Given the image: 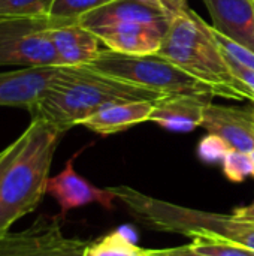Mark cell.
<instances>
[{
    "label": "cell",
    "mask_w": 254,
    "mask_h": 256,
    "mask_svg": "<svg viewBox=\"0 0 254 256\" xmlns=\"http://www.w3.org/2000/svg\"><path fill=\"white\" fill-rule=\"evenodd\" d=\"M78 22L91 32L109 27L148 26L166 33L171 18L160 9L141 0H111L81 16Z\"/></svg>",
    "instance_id": "9c48e42d"
},
{
    "label": "cell",
    "mask_w": 254,
    "mask_h": 256,
    "mask_svg": "<svg viewBox=\"0 0 254 256\" xmlns=\"http://www.w3.org/2000/svg\"><path fill=\"white\" fill-rule=\"evenodd\" d=\"M60 70L61 66H43L0 72V106L31 111Z\"/></svg>",
    "instance_id": "8fae6325"
},
{
    "label": "cell",
    "mask_w": 254,
    "mask_h": 256,
    "mask_svg": "<svg viewBox=\"0 0 254 256\" xmlns=\"http://www.w3.org/2000/svg\"><path fill=\"white\" fill-rule=\"evenodd\" d=\"M250 158H252V162H253V177H254V148L250 152Z\"/></svg>",
    "instance_id": "f1b7e54d"
},
{
    "label": "cell",
    "mask_w": 254,
    "mask_h": 256,
    "mask_svg": "<svg viewBox=\"0 0 254 256\" xmlns=\"http://www.w3.org/2000/svg\"><path fill=\"white\" fill-rule=\"evenodd\" d=\"M111 190L115 194L117 201L148 230L181 234L192 238L198 236L217 237L254 250V225L237 219L234 214L189 208L145 195L129 186H114Z\"/></svg>",
    "instance_id": "277c9868"
},
{
    "label": "cell",
    "mask_w": 254,
    "mask_h": 256,
    "mask_svg": "<svg viewBox=\"0 0 254 256\" xmlns=\"http://www.w3.org/2000/svg\"><path fill=\"white\" fill-rule=\"evenodd\" d=\"M88 244L66 237L58 218L40 216L28 228L0 237V256H84Z\"/></svg>",
    "instance_id": "52a82bcc"
},
{
    "label": "cell",
    "mask_w": 254,
    "mask_h": 256,
    "mask_svg": "<svg viewBox=\"0 0 254 256\" xmlns=\"http://www.w3.org/2000/svg\"><path fill=\"white\" fill-rule=\"evenodd\" d=\"M111 0H54L49 16L57 21H79L85 14L106 4Z\"/></svg>",
    "instance_id": "d6986e66"
},
{
    "label": "cell",
    "mask_w": 254,
    "mask_h": 256,
    "mask_svg": "<svg viewBox=\"0 0 254 256\" xmlns=\"http://www.w3.org/2000/svg\"><path fill=\"white\" fill-rule=\"evenodd\" d=\"M250 111H252V116H253V120H254V104H253V108H252Z\"/></svg>",
    "instance_id": "f546056e"
},
{
    "label": "cell",
    "mask_w": 254,
    "mask_h": 256,
    "mask_svg": "<svg viewBox=\"0 0 254 256\" xmlns=\"http://www.w3.org/2000/svg\"><path fill=\"white\" fill-rule=\"evenodd\" d=\"M51 16L0 18V66H61L49 38Z\"/></svg>",
    "instance_id": "8992f818"
},
{
    "label": "cell",
    "mask_w": 254,
    "mask_h": 256,
    "mask_svg": "<svg viewBox=\"0 0 254 256\" xmlns=\"http://www.w3.org/2000/svg\"><path fill=\"white\" fill-rule=\"evenodd\" d=\"M229 150L231 147L223 138L214 134H208L199 141L198 156L204 164H222Z\"/></svg>",
    "instance_id": "7402d4cb"
},
{
    "label": "cell",
    "mask_w": 254,
    "mask_h": 256,
    "mask_svg": "<svg viewBox=\"0 0 254 256\" xmlns=\"http://www.w3.org/2000/svg\"><path fill=\"white\" fill-rule=\"evenodd\" d=\"M79 153L81 152L73 154L66 162L64 168L57 176L49 177L46 183V194L58 204L61 219H64L69 212L88 204H99L108 212L115 210L117 196L111 188L100 189L76 172L73 162Z\"/></svg>",
    "instance_id": "ba28073f"
},
{
    "label": "cell",
    "mask_w": 254,
    "mask_h": 256,
    "mask_svg": "<svg viewBox=\"0 0 254 256\" xmlns=\"http://www.w3.org/2000/svg\"><path fill=\"white\" fill-rule=\"evenodd\" d=\"M54 0H0V18L49 16Z\"/></svg>",
    "instance_id": "ffe728a7"
},
{
    "label": "cell",
    "mask_w": 254,
    "mask_h": 256,
    "mask_svg": "<svg viewBox=\"0 0 254 256\" xmlns=\"http://www.w3.org/2000/svg\"><path fill=\"white\" fill-rule=\"evenodd\" d=\"M64 134L40 118H31L22 132V146L0 184V237L7 234L16 220L31 213L42 201L46 194L52 158Z\"/></svg>",
    "instance_id": "7a4b0ae2"
},
{
    "label": "cell",
    "mask_w": 254,
    "mask_h": 256,
    "mask_svg": "<svg viewBox=\"0 0 254 256\" xmlns=\"http://www.w3.org/2000/svg\"><path fill=\"white\" fill-rule=\"evenodd\" d=\"M211 30H213V34H214V39L217 40L219 46L222 48L223 52H226L228 56H231L234 60H237L240 64L246 66V68H250L254 69V51L249 50L247 46L226 38L225 34L219 33L213 26H211Z\"/></svg>",
    "instance_id": "603a6c76"
},
{
    "label": "cell",
    "mask_w": 254,
    "mask_h": 256,
    "mask_svg": "<svg viewBox=\"0 0 254 256\" xmlns=\"http://www.w3.org/2000/svg\"><path fill=\"white\" fill-rule=\"evenodd\" d=\"M49 38L61 66H87L100 52V39L78 21H57L49 28Z\"/></svg>",
    "instance_id": "5bb4252c"
},
{
    "label": "cell",
    "mask_w": 254,
    "mask_h": 256,
    "mask_svg": "<svg viewBox=\"0 0 254 256\" xmlns=\"http://www.w3.org/2000/svg\"><path fill=\"white\" fill-rule=\"evenodd\" d=\"M84 256H153L151 250L136 246L121 230L90 243Z\"/></svg>",
    "instance_id": "e0dca14e"
},
{
    "label": "cell",
    "mask_w": 254,
    "mask_h": 256,
    "mask_svg": "<svg viewBox=\"0 0 254 256\" xmlns=\"http://www.w3.org/2000/svg\"><path fill=\"white\" fill-rule=\"evenodd\" d=\"M214 94H195V93H175L166 94L156 100L150 122L160 128L187 134L201 128L205 117L207 106L213 102Z\"/></svg>",
    "instance_id": "30bf717a"
},
{
    "label": "cell",
    "mask_w": 254,
    "mask_h": 256,
    "mask_svg": "<svg viewBox=\"0 0 254 256\" xmlns=\"http://www.w3.org/2000/svg\"><path fill=\"white\" fill-rule=\"evenodd\" d=\"M22 141H24V135L21 134L13 142H10L6 148H3L0 152V184H1V180H3V176H4L6 170L9 168V165L13 160V158L16 156V153L19 152V148L22 146Z\"/></svg>",
    "instance_id": "d4e9b609"
},
{
    "label": "cell",
    "mask_w": 254,
    "mask_h": 256,
    "mask_svg": "<svg viewBox=\"0 0 254 256\" xmlns=\"http://www.w3.org/2000/svg\"><path fill=\"white\" fill-rule=\"evenodd\" d=\"M151 254H153V256H207L195 250L192 244L169 248V249H157V250L151 249Z\"/></svg>",
    "instance_id": "4316f807"
},
{
    "label": "cell",
    "mask_w": 254,
    "mask_h": 256,
    "mask_svg": "<svg viewBox=\"0 0 254 256\" xmlns=\"http://www.w3.org/2000/svg\"><path fill=\"white\" fill-rule=\"evenodd\" d=\"M190 244L195 250L207 256H254L253 249L217 237L198 236L193 237V242Z\"/></svg>",
    "instance_id": "ac0fdd59"
},
{
    "label": "cell",
    "mask_w": 254,
    "mask_h": 256,
    "mask_svg": "<svg viewBox=\"0 0 254 256\" xmlns=\"http://www.w3.org/2000/svg\"><path fill=\"white\" fill-rule=\"evenodd\" d=\"M211 26L226 38L254 51L253 0H202Z\"/></svg>",
    "instance_id": "4fadbf2b"
},
{
    "label": "cell",
    "mask_w": 254,
    "mask_h": 256,
    "mask_svg": "<svg viewBox=\"0 0 254 256\" xmlns=\"http://www.w3.org/2000/svg\"><path fill=\"white\" fill-rule=\"evenodd\" d=\"M237 219H241L244 222L253 224L254 225V202L246 207H238L234 213H232Z\"/></svg>",
    "instance_id": "83f0119b"
},
{
    "label": "cell",
    "mask_w": 254,
    "mask_h": 256,
    "mask_svg": "<svg viewBox=\"0 0 254 256\" xmlns=\"http://www.w3.org/2000/svg\"><path fill=\"white\" fill-rule=\"evenodd\" d=\"M253 4H254V0H253Z\"/></svg>",
    "instance_id": "4dcf8cb0"
},
{
    "label": "cell",
    "mask_w": 254,
    "mask_h": 256,
    "mask_svg": "<svg viewBox=\"0 0 254 256\" xmlns=\"http://www.w3.org/2000/svg\"><path fill=\"white\" fill-rule=\"evenodd\" d=\"M156 54L208 84L216 96L254 104L253 93L226 66L211 24H207L193 9L187 8L171 18L169 28Z\"/></svg>",
    "instance_id": "3957f363"
},
{
    "label": "cell",
    "mask_w": 254,
    "mask_h": 256,
    "mask_svg": "<svg viewBox=\"0 0 254 256\" xmlns=\"http://www.w3.org/2000/svg\"><path fill=\"white\" fill-rule=\"evenodd\" d=\"M222 166L223 174L232 183H243L246 178L253 176V162L250 153L246 152L231 148L229 153L225 156Z\"/></svg>",
    "instance_id": "44dd1931"
},
{
    "label": "cell",
    "mask_w": 254,
    "mask_h": 256,
    "mask_svg": "<svg viewBox=\"0 0 254 256\" xmlns=\"http://www.w3.org/2000/svg\"><path fill=\"white\" fill-rule=\"evenodd\" d=\"M150 6H154L157 9H160L162 12H165L169 18H172L174 15H177L178 12L184 10L189 8L187 0H141Z\"/></svg>",
    "instance_id": "484cf974"
},
{
    "label": "cell",
    "mask_w": 254,
    "mask_h": 256,
    "mask_svg": "<svg viewBox=\"0 0 254 256\" xmlns=\"http://www.w3.org/2000/svg\"><path fill=\"white\" fill-rule=\"evenodd\" d=\"M163 94L103 75L87 66H61L60 74L31 108V118L67 132L100 108L126 100H157Z\"/></svg>",
    "instance_id": "6da1fadb"
},
{
    "label": "cell",
    "mask_w": 254,
    "mask_h": 256,
    "mask_svg": "<svg viewBox=\"0 0 254 256\" xmlns=\"http://www.w3.org/2000/svg\"><path fill=\"white\" fill-rule=\"evenodd\" d=\"M154 104L156 100H126L109 104L87 117L79 126L103 136L124 132L139 123L150 122Z\"/></svg>",
    "instance_id": "9a60e30c"
},
{
    "label": "cell",
    "mask_w": 254,
    "mask_h": 256,
    "mask_svg": "<svg viewBox=\"0 0 254 256\" xmlns=\"http://www.w3.org/2000/svg\"><path fill=\"white\" fill-rule=\"evenodd\" d=\"M87 68L163 96L175 93H211L216 96L208 84L189 75L181 68L157 54L130 56L105 48L100 50L99 56L87 64Z\"/></svg>",
    "instance_id": "5b68a950"
},
{
    "label": "cell",
    "mask_w": 254,
    "mask_h": 256,
    "mask_svg": "<svg viewBox=\"0 0 254 256\" xmlns=\"http://www.w3.org/2000/svg\"><path fill=\"white\" fill-rule=\"evenodd\" d=\"M202 128L223 138L231 148L250 153L254 148V120L252 111L210 104Z\"/></svg>",
    "instance_id": "7c38bea8"
},
{
    "label": "cell",
    "mask_w": 254,
    "mask_h": 256,
    "mask_svg": "<svg viewBox=\"0 0 254 256\" xmlns=\"http://www.w3.org/2000/svg\"><path fill=\"white\" fill-rule=\"evenodd\" d=\"M93 33L108 50L130 56L156 54L166 34L162 30L148 26L109 27L94 30Z\"/></svg>",
    "instance_id": "2e32d148"
},
{
    "label": "cell",
    "mask_w": 254,
    "mask_h": 256,
    "mask_svg": "<svg viewBox=\"0 0 254 256\" xmlns=\"http://www.w3.org/2000/svg\"><path fill=\"white\" fill-rule=\"evenodd\" d=\"M222 50V48H220ZM223 57H225V62H226V66L229 68V70L232 72V75L241 81L252 93L254 94V69H250V68H246L243 64H240L237 60H234L231 56H228L226 52H223Z\"/></svg>",
    "instance_id": "cb8c5ba5"
}]
</instances>
